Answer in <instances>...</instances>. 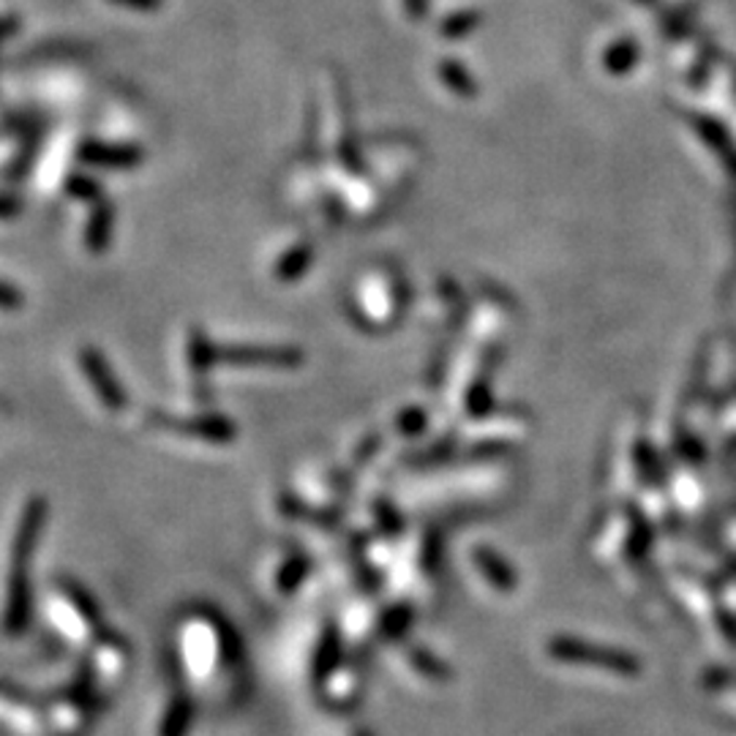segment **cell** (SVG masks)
Listing matches in <instances>:
<instances>
[{"mask_svg": "<svg viewBox=\"0 0 736 736\" xmlns=\"http://www.w3.org/2000/svg\"><path fill=\"white\" fill-rule=\"evenodd\" d=\"M85 375H88V380L93 382L96 393H99L101 402H104L106 407H120V404H123L120 388H117V382L110 380V375H106V366L99 360V357H96V355L85 357Z\"/></svg>", "mask_w": 736, "mask_h": 736, "instance_id": "obj_1", "label": "cell"}, {"mask_svg": "<svg viewBox=\"0 0 736 736\" xmlns=\"http://www.w3.org/2000/svg\"><path fill=\"white\" fill-rule=\"evenodd\" d=\"M227 357L232 363H274V366H290L292 363V352H287V350H268V352L234 350V352H229Z\"/></svg>", "mask_w": 736, "mask_h": 736, "instance_id": "obj_2", "label": "cell"}, {"mask_svg": "<svg viewBox=\"0 0 736 736\" xmlns=\"http://www.w3.org/2000/svg\"><path fill=\"white\" fill-rule=\"evenodd\" d=\"M633 58H636V47H633L631 41H625V45H620L611 55H608V68H611V72H625V68H631Z\"/></svg>", "mask_w": 736, "mask_h": 736, "instance_id": "obj_3", "label": "cell"}, {"mask_svg": "<svg viewBox=\"0 0 736 736\" xmlns=\"http://www.w3.org/2000/svg\"><path fill=\"white\" fill-rule=\"evenodd\" d=\"M17 303H20L17 292L9 290L7 284H0V308H17Z\"/></svg>", "mask_w": 736, "mask_h": 736, "instance_id": "obj_4", "label": "cell"}, {"mask_svg": "<svg viewBox=\"0 0 736 736\" xmlns=\"http://www.w3.org/2000/svg\"><path fill=\"white\" fill-rule=\"evenodd\" d=\"M112 3H123V7H131V9H153V7H158V0H112Z\"/></svg>", "mask_w": 736, "mask_h": 736, "instance_id": "obj_5", "label": "cell"}, {"mask_svg": "<svg viewBox=\"0 0 736 736\" xmlns=\"http://www.w3.org/2000/svg\"><path fill=\"white\" fill-rule=\"evenodd\" d=\"M409 12L413 14H423L426 12V0H407Z\"/></svg>", "mask_w": 736, "mask_h": 736, "instance_id": "obj_6", "label": "cell"}]
</instances>
